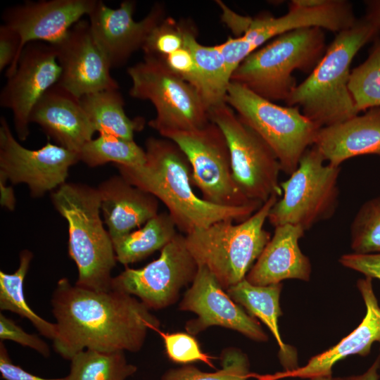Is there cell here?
<instances>
[{
  "label": "cell",
  "mask_w": 380,
  "mask_h": 380,
  "mask_svg": "<svg viewBox=\"0 0 380 380\" xmlns=\"http://www.w3.org/2000/svg\"><path fill=\"white\" fill-rule=\"evenodd\" d=\"M61 68L58 84L76 97L119 89L110 65L96 43L89 21L80 20L52 44Z\"/></svg>",
  "instance_id": "obj_17"
},
{
  "label": "cell",
  "mask_w": 380,
  "mask_h": 380,
  "mask_svg": "<svg viewBox=\"0 0 380 380\" xmlns=\"http://www.w3.org/2000/svg\"><path fill=\"white\" fill-rule=\"evenodd\" d=\"M379 31L365 15L338 32L309 76L291 91L286 105L298 107L319 128L358 115L348 89L350 66L357 51Z\"/></svg>",
  "instance_id": "obj_3"
},
{
  "label": "cell",
  "mask_w": 380,
  "mask_h": 380,
  "mask_svg": "<svg viewBox=\"0 0 380 380\" xmlns=\"http://www.w3.org/2000/svg\"><path fill=\"white\" fill-rule=\"evenodd\" d=\"M179 309L196 314V318L185 324L187 333L193 336L217 326L238 331L255 341L268 340L260 322L230 298L205 267L198 266L196 276L184 294Z\"/></svg>",
  "instance_id": "obj_16"
},
{
  "label": "cell",
  "mask_w": 380,
  "mask_h": 380,
  "mask_svg": "<svg viewBox=\"0 0 380 380\" xmlns=\"http://www.w3.org/2000/svg\"><path fill=\"white\" fill-rule=\"evenodd\" d=\"M0 339L12 341L23 346L34 350L42 356L50 355L49 345L37 335L24 331L13 320L0 314Z\"/></svg>",
  "instance_id": "obj_37"
},
{
  "label": "cell",
  "mask_w": 380,
  "mask_h": 380,
  "mask_svg": "<svg viewBox=\"0 0 380 380\" xmlns=\"http://www.w3.org/2000/svg\"><path fill=\"white\" fill-rule=\"evenodd\" d=\"M308 380H352L350 376L348 377H333L330 376H321L313 379H310Z\"/></svg>",
  "instance_id": "obj_45"
},
{
  "label": "cell",
  "mask_w": 380,
  "mask_h": 380,
  "mask_svg": "<svg viewBox=\"0 0 380 380\" xmlns=\"http://www.w3.org/2000/svg\"><path fill=\"white\" fill-rule=\"evenodd\" d=\"M338 261L345 267L360 272L372 279L380 280V253L344 254Z\"/></svg>",
  "instance_id": "obj_40"
},
{
  "label": "cell",
  "mask_w": 380,
  "mask_h": 380,
  "mask_svg": "<svg viewBox=\"0 0 380 380\" xmlns=\"http://www.w3.org/2000/svg\"><path fill=\"white\" fill-rule=\"evenodd\" d=\"M135 5L134 1L126 0L113 8L96 0L88 15L93 36L111 68L123 65L142 49L151 32L165 18L163 5L156 3L143 19L135 21Z\"/></svg>",
  "instance_id": "obj_18"
},
{
  "label": "cell",
  "mask_w": 380,
  "mask_h": 380,
  "mask_svg": "<svg viewBox=\"0 0 380 380\" xmlns=\"http://www.w3.org/2000/svg\"><path fill=\"white\" fill-rule=\"evenodd\" d=\"M281 289V283L257 286L245 278L226 291L234 302L270 329L279 346L280 363L285 372H288L297 369L298 365L296 351L283 342L279 330L278 319L282 315L279 303Z\"/></svg>",
  "instance_id": "obj_25"
},
{
  "label": "cell",
  "mask_w": 380,
  "mask_h": 380,
  "mask_svg": "<svg viewBox=\"0 0 380 380\" xmlns=\"http://www.w3.org/2000/svg\"><path fill=\"white\" fill-rule=\"evenodd\" d=\"M97 189L101 210L113 243L158 214V200L120 175L101 182Z\"/></svg>",
  "instance_id": "obj_22"
},
{
  "label": "cell",
  "mask_w": 380,
  "mask_h": 380,
  "mask_svg": "<svg viewBox=\"0 0 380 380\" xmlns=\"http://www.w3.org/2000/svg\"><path fill=\"white\" fill-rule=\"evenodd\" d=\"M367 15L380 28V1H367Z\"/></svg>",
  "instance_id": "obj_44"
},
{
  "label": "cell",
  "mask_w": 380,
  "mask_h": 380,
  "mask_svg": "<svg viewBox=\"0 0 380 380\" xmlns=\"http://www.w3.org/2000/svg\"><path fill=\"white\" fill-rule=\"evenodd\" d=\"M162 337L166 354L172 362L189 365L194 362H203L215 368L213 357L203 353L193 335L184 332L164 333L159 329L155 330Z\"/></svg>",
  "instance_id": "obj_36"
},
{
  "label": "cell",
  "mask_w": 380,
  "mask_h": 380,
  "mask_svg": "<svg viewBox=\"0 0 380 380\" xmlns=\"http://www.w3.org/2000/svg\"><path fill=\"white\" fill-rule=\"evenodd\" d=\"M177 227L168 213H160L113 243L116 260L127 266L162 250L177 235Z\"/></svg>",
  "instance_id": "obj_28"
},
{
  "label": "cell",
  "mask_w": 380,
  "mask_h": 380,
  "mask_svg": "<svg viewBox=\"0 0 380 380\" xmlns=\"http://www.w3.org/2000/svg\"><path fill=\"white\" fill-rule=\"evenodd\" d=\"M348 89L358 113L380 107V38L367 60L350 70Z\"/></svg>",
  "instance_id": "obj_32"
},
{
  "label": "cell",
  "mask_w": 380,
  "mask_h": 380,
  "mask_svg": "<svg viewBox=\"0 0 380 380\" xmlns=\"http://www.w3.org/2000/svg\"><path fill=\"white\" fill-rule=\"evenodd\" d=\"M350 229L353 253H380V196L367 200L360 207Z\"/></svg>",
  "instance_id": "obj_34"
},
{
  "label": "cell",
  "mask_w": 380,
  "mask_h": 380,
  "mask_svg": "<svg viewBox=\"0 0 380 380\" xmlns=\"http://www.w3.org/2000/svg\"><path fill=\"white\" fill-rule=\"evenodd\" d=\"M30 122L39 125L56 145L77 153L96 132L80 99L58 83L37 102Z\"/></svg>",
  "instance_id": "obj_21"
},
{
  "label": "cell",
  "mask_w": 380,
  "mask_h": 380,
  "mask_svg": "<svg viewBox=\"0 0 380 380\" xmlns=\"http://www.w3.org/2000/svg\"><path fill=\"white\" fill-rule=\"evenodd\" d=\"M277 201L271 196L243 222L220 221L184 235L198 266L205 267L225 291L246 278L270 241L264 226Z\"/></svg>",
  "instance_id": "obj_7"
},
{
  "label": "cell",
  "mask_w": 380,
  "mask_h": 380,
  "mask_svg": "<svg viewBox=\"0 0 380 380\" xmlns=\"http://www.w3.org/2000/svg\"><path fill=\"white\" fill-rule=\"evenodd\" d=\"M127 73L132 80L129 95L151 102L156 116L148 125L163 137L173 132L198 129L210 122L197 90L172 72L162 58L145 55Z\"/></svg>",
  "instance_id": "obj_8"
},
{
  "label": "cell",
  "mask_w": 380,
  "mask_h": 380,
  "mask_svg": "<svg viewBox=\"0 0 380 380\" xmlns=\"http://www.w3.org/2000/svg\"><path fill=\"white\" fill-rule=\"evenodd\" d=\"M137 367L127 362L124 352L84 350L70 360L68 380H127Z\"/></svg>",
  "instance_id": "obj_30"
},
{
  "label": "cell",
  "mask_w": 380,
  "mask_h": 380,
  "mask_svg": "<svg viewBox=\"0 0 380 380\" xmlns=\"http://www.w3.org/2000/svg\"><path fill=\"white\" fill-rule=\"evenodd\" d=\"M380 368V355L375 359L374 362L369 369L363 374L357 376H352V380H379L380 375L379 369Z\"/></svg>",
  "instance_id": "obj_43"
},
{
  "label": "cell",
  "mask_w": 380,
  "mask_h": 380,
  "mask_svg": "<svg viewBox=\"0 0 380 380\" xmlns=\"http://www.w3.org/2000/svg\"><path fill=\"white\" fill-rule=\"evenodd\" d=\"M56 334L55 351L65 360L84 350L104 353L137 352L148 329L160 322L138 298L122 291H93L57 282L51 297Z\"/></svg>",
  "instance_id": "obj_1"
},
{
  "label": "cell",
  "mask_w": 380,
  "mask_h": 380,
  "mask_svg": "<svg viewBox=\"0 0 380 380\" xmlns=\"http://www.w3.org/2000/svg\"><path fill=\"white\" fill-rule=\"evenodd\" d=\"M96 2V0L26 1L4 9L1 18L3 24L20 35V55L29 42L38 41L53 44L61 40L83 15L89 14Z\"/></svg>",
  "instance_id": "obj_19"
},
{
  "label": "cell",
  "mask_w": 380,
  "mask_h": 380,
  "mask_svg": "<svg viewBox=\"0 0 380 380\" xmlns=\"http://www.w3.org/2000/svg\"><path fill=\"white\" fill-rule=\"evenodd\" d=\"M313 146L328 164L335 167L356 156L380 157V107L320 128Z\"/></svg>",
  "instance_id": "obj_23"
},
{
  "label": "cell",
  "mask_w": 380,
  "mask_h": 380,
  "mask_svg": "<svg viewBox=\"0 0 380 380\" xmlns=\"http://www.w3.org/2000/svg\"><path fill=\"white\" fill-rule=\"evenodd\" d=\"M184 26L165 18L151 32L142 50L146 56L163 58L184 46Z\"/></svg>",
  "instance_id": "obj_35"
},
{
  "label": "cell",
  "mask_w": 380,
  "mask_h": 380,
  "mask_svg": "<svg viewBox=\"0 0 380 380\" xmlns=\"http://www.w3.org/2000/svg\"><path fill=\"white\" fill-rule=\"evenodd\" d=\"M226 103L271 148L281 172L291 175L320 128L297 106H281L230 82Z\"/></svg>",
  "instance_id": "obj_9"
},
{
  "label": "cell",
  "mask_w": 380,
  "mask_h": 380,
  "mask_svg": "<svg viewBox=\"0 0 380 380\" xmlns=\"http://www.w3.org/2000/svg\"><path fill=\"white\" fill-rule=\"evenodd\" d=\"M219 6L222 22L236 35L217 45L230 77L248 55L273 37L310 27L338 33L350 28L357 20L352 5L343 0H293L288 12L280 17L264 13L251 18L234 12L223 2Z\"/></svg>",
  "instance_id": "obj_5"
},
{
  "label": "cell",
  "mask_w": 380,
  "mask_h": 380,
  "mask_svg": "<svg viewBox=\"0 0 380 380\" xmlns=\"http://www.w3.org/2000/svg\"><path fill=\"white\" fill-rule=\"evenodd\" d=\"M357 286L366 306L365 315L357 327L334 346L311 357L305 366L265 376L267 380L330 376L334 365L339 360L352 355L367 356L374 343H379L380 348V306L374 292L372 279H360Z\"/></svg>",
  "instance_id": "obj_20"
},
{
  "label": "cell",
  "mask_w": 380,
  "mask_h": 380,
  "mask_svg": "<svg viewBox=\"0 0 380 380\" xmlns=\"http://www.w3.org/2000/svg\"><path fill=\"white\" fill-rule=\"evenodd\" d=\"M21 46V38L16 31L2 24L0 26V70L8 67L6 76L15 68Z\"/></svg>",
  "instance_id": "obj_38"
},
{
  "label": "cell",
  "mask_w": 380,
  "mask_h": 380,
  "mask_svg": "<svg viewBox=\"0 0 380 380\" xmlns=\"http://www.w3.org/2000/svg\"><path fill=\"white\" fill-rule=\"evenodd\" d=\"M0 373L4 380H68L66 376L56 379L43 378L13 364L2 341L0 343Z\"/></svg>",
  "instance_id": "obj_41"
},
{
  "label": "cell",
  "mask_w": 380,
  "mask_h": 380,
  "mask_svg": "<svg viewBox=\"0 0 380 380\" xmlns=\"http://www.w3.org/2000/svg\"><path fill=\"white\" fill-rule=\"evenodd\" d=\"M80 161L91 167L112 162L128 167L146 162V152L134 140L108 134H99L87 142L78 153Z\"/></svg>",
  "instance_id": "obj_31"
},
{
  "label": "cell",
  "mask_w": 380,
  "mask_h": 380,
  "mask_svg": "<svg viewBox=\"0 0 380 380\" xmlns=\"http://www.w3.org/2000/svg\"><path fill=\"white\" fill-rule=\"evenodd\" d=\"M51 200L68 222V253L78 270L75 284L97 291L111 290V272L117 260L100 215L98 189L65 182L51 193Z\"/></svg>",
  "instance_id": "obj_4"
},
{
  "label": "cell",
  "mask_w": 380,
  "mask_h": 380,
  "mask_svg": "<svg viewBox=\"0 0 380 380\" xmlns=\"http://www.w3.org/2000/svg\"><path fill=\"white\" fill-rule=\"evenodd\" d=\"M221 369L205 372L191 365L167 369L160 380H248L250 372L248 356L241 349L229 347L220 355Z\"/></svg>",
  "instance_id": "obj_33"
},
{
  "label": "cell",
  "mask_w": 380,
  "mask_h": 380,
  "mask_svg": "<svg viewBox=\"0 0 380 380\" xmlns=\"http://www.w3.org/2000/svg\"><path fill=\"white\" fill-rule=\"evenodd\" d=\"M198 269L185 236L177 234L156 260L141 268L127 267L113 277L111 289L137 297L149 310H162L177 301L182 289L194 280Z\"/></svg>",
  "instance_id": "obj_13"
},
{
  "label": "cell",
  "mask_w": 380,
  "mask_h": 380,
  "mask_svg": "<svg viewBox=\"0 0 380 380\" xmlns=\"http://www.w3.org/2000/svg\"><path fill=\"white\" fill-rule=\"evenodd\" d=\"M61 68L53 46L31 42L23 48L14 72L0 93V106L8 108L18 138L23 141L30 134V117L42 95L59 80Z\"/></svg>",
  "instance_id": "obj_15"
},
{
  "label": "cell",
  "mask_w": 380,
  "mask_h": 380,
  "mask_svg": "<svg viewBox=\"0 0 380 380\" xmlns=\"http://www.w3.org/2000/svg\"><path fill=\"white\" fill-rule=\"evenodd\" d=\"M326 49L323 29L291 30L248 55L232 72L230 82L270 101L285 102L297 85L293 71L310 73Z\"/></svg>",
  "instance_id": "obj_6"
},
{
  "label": "cell",
  "mask_w": 380,
  "mask_h": 380,
  "mask_svg": "<svg viewBox=\"0 0 380 380\" xmlns=\"http://www.w3.org/2000/svg\"><path fill=\"white\" fill-rule=\"evenodd\" d=\"M209 117L225 137L233 177L242 194L262 204L281 195V165L267 143L227 103L210 109Z\"/></svg>",
  "instance_id": "obj_11"
},
{
  "label": "cell",
  "mask_w": 380,
  "mask_h": 380,
  "mask_svg": "<svg viewBox=\"0 0 380 380\" xmlns=\"http://www.w3.org/2000/svg\"><path fill=\"white\" fill-rule=\"evenodd\" d=\"M186 156L191 167V183L202 198L227 207L261 206L240 191L234 179L229 147L220 128L210 122L202 128L167 134Z\"/></svg>",
  "instance_id": "obj_12"
},
{
  "label": "cell",
  "mask_w": 380,
  "mask_h": 380,
  "mask_svg": "<svg viewBox=\"0 0 380 380\" xmlns=\"http://www.w3.org/2000/svg\"><path fill=\"white\" fill-rule=\"evenodd\" d=\"M305 232L301 227L291 224L274 227L273 236L246 279L257 286L279 284L288 279L309 281L311 263L299 246Z\"/></svg>",
  "instance_id": "obj_24"
},
{
  "label": "cell",
  "mask_w": 380,
  "mask_h": 380,
  "mask_svg": "<svg viewBox=\"0 0 380 380\" xmlns=\"http://www.w3.org/2000/svg\"><path fill=\"white\" fill-rule=\"evenodd\" d=\"M6 182L0 179V203L2 207L13 211L15 207V196L11 186H6Z\"/></svg>",
  "instance_id": "obj_42"
},
{
  "label": "cell",
  "mask_w": 380,
  "mask_h": 380,
  "mask_svg": "<svg viewBox=\"0 0 380 380\" xmlns=\"http://www.w3.org/2000/svg\"><path fill=\"white\" fill-rule=\"evenodd\" d=\"M160 58L172 72L196 89L197 75L195 60L185 43L182 48Z\"/></svg>",
  "instance_id": "obj_39"
},
{
  "label": "cell",
  "mask_w": 380,
  "mask_h": 380,
  "mask_svg": "<svg viewBox=\"0 0 380 380\" xmlns=\"http://www.w3.org/2000/svg\"><path fill=\"white\" fill-rule=\"evenodd\" d=\"M258 379L259 380H266V379H263L261 376H258Z\"/></svg>",
  "instance_id": "obj_46"
},
{
  "label": "cell",
  "mask_w": 380,
  "mask_h": 380,
  "mask_svg": "<svg viewBox=\"0 0 380 380\" xmlns=\"http://www.w3.org/2000/svg\"><path fill=\"white\" fill-rule=\"evenodd\" d=\"M78 161L77 153L49 141L37 150L23 147L6 118L1 117L0 179L13 184L24 183L30 196L39 198L65 183L70 167Z\"/></svg>",
  "instance_id": "obj_14"
},
{
  "label": "cell",
  "mask_w": 380,
  "mask_h": 380,
  "mask_svg": "<svg viewBox=\"0 0 380 380\" xmlns=\"http://www.w3.org/2000/svg\"><path fill=\"white\" fill-rule=\"evenodd\" d=\"M184 26L185 44L190 49L196 67V89L209 112L226 103L230 75L217 45L208 46L200 44L194 28L185 23Z\"/></svg>",
  "instance_id": "obj_26"
},
{
  "label": "cell",
  "mask_w": 380,
  "mask_h": 380,
  "mask_svg": "<svg viewBox=\"0 0 380 380\" xmlns=\"http://www.w3.org/2000/svg\"><path fill=\"white\" fill-rule=\"evenodd\" d=\"M32 258V253L25 249L20 253L19 266L15 272L0 271V309L27 319L42 335L53 340L56 334L55 322H48L35 313L25 296L24 281Z\"/></svg>",
  "instance_id": "obj_29"
},
{
  "label": "cell",
  "mask_w": 380,
  "mask_h": 380,
  "mask_svg": "<svg viewBox=\"0 0 380 380\" xmlns=\"http://www.w3.org/2000/svg\"><path fill=\"white\" fill-rule=\"evenodd\" d=\"M324 163L315 146L305 151L297 169L280 182L282 196L267 218L273 227L291 224L305 232L333 217L339 202L341 167Z\"/></svg>",
  "instance_id": "obj_10"
},
{
  "label": "cell",
  "mask_w": 380,
  "mask_h": 380,
  "mask_svg": "<svg viewBox=\"0 0 380 380\" xmlns=\"http://www.w3.org/2000/svg\"><path fill=\"white\" fill-rule=\"evenodd\" d=\"M80 102L99 134L134 140V132L144 126L143 120H132L125 114L124 99L118 89L87 94L80 98Z\"/></svg>",
  "instance_id": "obj_27"
},
{
  "label": "cell",
  "mask_w": 380,
  "mask_h": 380,
  "mask_svg": "<svg viewBox=\"0 0 380 380\" xmlns=\"http://www.w3.org/2000/svg\"><path fill=\"white\" fill-rule=\"evenodd\" d=\"M145 145L144 165L115 166L129 183L160 201L184 235L220 221L243 222L261 207H227L205 201L194 192L190 163L175 142L151 137Z\"/></svg>",
  "instance_id": "obj_2"
}]
</instances>
